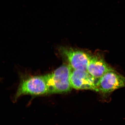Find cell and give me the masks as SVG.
Wrapping results in <instances>:
<instances>
[{
  "label": "cell",
  "mask_w": 125,
  "mask_h": 125,
  "mask_svg": "<svg viewBox=\"0 0 125 125\" xmlns=\"http://www.w3.org/2000/svg\"><path fill=\"white\" fill-rule=\"evenodd\" d=\"M72 69L69 65H62L51 74L44 76L49 94H62L71 91L70 81Z\"/></svg>",
  "instance_id": "obj_1"
},
{
  "label": "cell",
  "mask_w": 125,
  "mask_h": 125,
  "mask_svg": "<svg viewBox=\"0 0 125 125\" xmlns=\"http://www.w3.org/2000/svg\"><path fill=\"white\" fill-rule=\"evenodd\" d=\"M48 94L49 88L44 76H29L21 81L14 100L16 101L23 95L40 96Z\"/></svg>",
  "instance_id": "obj_2"
},
{
  "label": "cell",
  "mask_w": 125,
  "mask_h": 125,
  "mask_svg": "<svg viewBox=\"0 0 125 125\" xmlns=\"http://www.w3.org/2000/svg\"><path fill=\"white\" fill-rule=\"evenodd\" d=\"M125 87V77L115 70L104 74L97 83V92L104 93H112Z\"/></svg>",
  "instance_id": "obj_3"
},
{
  "label": "cell",
  "mask_w": 125,
  "mask_h": 125,
  "mask_svg": "<svg viewBox=\"0 0 125 125\" xmlns=\"http://www.w3.org/2000/svg\"><path fill=\"white\" fill-rule=\"evenodd\" d=\"M70 81L73 88L97 92V83L98 80L94 78L87 70L72 69Z\"/></svg>",
  "instance_id": "obj_4"
},
{
  "label": "cell",
  "mask_w": 125,
  "mask_h": 125,
  "mask_svg": "<svg viewBox=\"0 0 125 125\" xmlns=\"http://www.w3.org/2000/svg\"><path fill=\"white\" fill-rule=\"evenodd\" d=\"M61 53L65 57L72 70H87L91 56L81 51L62 47Z\"/></svg>",
  "instance_id": "obj_5"
},
{
  "label": "cell",
  "mask_w": 125,
  "mask_h": 125,
  "mask_svg": "<svg viewBox=\"0 0 125 125\" xmlns=\"http://www.w3.org/2000/svg\"><path fill=\"white\" fill-rule=\"evenodd\" d=\"M114 70L104 59L97 55L91 56L87 68L88 73L98 80L106 73Z\"/></svg>",
  "instance_id": "obj_6"
}]
</instances>
